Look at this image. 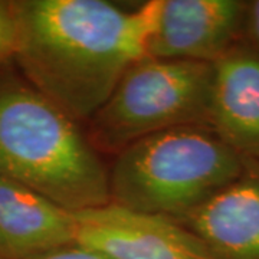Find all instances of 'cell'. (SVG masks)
I'll list each match as a JSON object with an SVG mask.
<instances>
[{
	"mask_svg": "<svg viewBox=\"0 0 259 259\" xmlns=\"http://www.w3.org/2000/svg\"><path fill=\"white\" fill-rule=\"evenodd\" d=\"M13 8L19 72L78 124L146 56L151 2L131 9L107 0H13Z\"/></svg>",
	"mask_w": 259,
	"mask_h": 259,
	"instance_id": "cell-1",
	"label": "cell"
},
{
	"mask_svg": "<svg viewBox=\"0 0 259 259\" xmlns=\"http://www.w3.org/2000/svg\"><path fill=\"white\" fill-rule=\"evenodd\" d=\"M0 176L71 212L110 203L108 168L79 124L19 72L0 64Z\"/></svg>",
	"mask_w": 259,
	"mask_h": 259,
	"instance_id": "cell-2",
	"label": "cell"
},
{
	"mask_svg": "<svg viewBox=\"0 0 259 259\" xmlns=\"http://www.w3.org/2000/svg\"><path fill=\"white\" fill-rule=\"evenodd\" d=\"M243 157L206 125L166 130L120 151L108 170L110 202L179 219L231 183Z\"/></svg>",
	"mask_w": 259,
	"mask_h": 259,
	"instance_id": "cell-3",
	"label": "cell"
},
{
	"mask_svg": "<svg viewBox=\"0 0 259 259\" xmlns=\"http://www.w3.org/2000/svg\"><path fill=\"white\" fill-rule=\"evenodd\" d=\"M212 79V64L144 56L122 75L85 134L100 154L117 156L156 133L209 127Z\"/></svg>",
	"mask_w": 259,
	"mask_h": 259,
	"instance_id": "cell-4",
	"label": "cell"
},
{
	"mask_svg": "<svg viewBox=\"0 0 259 259\" xmlns=\"http://www.w3.org/2000/svg\"><path fill=\"white\" fill-rule=\"evenodd\" d=\"M248 2L153 0L146 56L213 64L245 39Z\"/></svg>",
	"mask_w": 259,
	"mask_h": 259,
	"instance_id": "cell-5",
	"label": "cell"
},
{
	"mask_svg": "<svg viewBox=\"0 0 259 259\" xmlns=\"http://www.w3.org/2000/svg\"><path fill=\"white\" fill-rule=\"evenodd\" d=\"M75 243L110 259H218L176 221L107 203L75 212Z\"/></svg>",
	"mask_w": 259,
	"mask_h": 259,
	"instance_id": "cell-6",
	"label": "cell"
},
{
	"mask_svg": "<svg viewBox=\"0 0 259 259\" xmlns=\"http://www.w3.org/2000/svg\"><path fill=\"white\" fill-rule=\"evenodd\" d=\"M173 221L218 259H259V161L243 158L235 180Z\"/></svg>",
	"mask_w": 259,
	"mask_h": 259,
	"instance_id": "cell-7",
	"label": "cell"
},
{
	"mask_svg": "<svg viewBox=\"0 0 259 259\" xmlns=\"http://www.w3.org/2000/svg\"><path fill=\"white\" fill-rule=\"evenodd\" d=\"M212 69L209 128L241 157L259 161V51L242 39Z\"/></svg>",
	"mask_w": 259,
	"mask_h": 259,
	"instance_id": "cell-8",
	"label": "cell"
},
{
	"mask_svg": "<svg viewBox=\"0 0 259 259\" xmlns=\"http://www.w3.org/2000/svg\"><path fill=\"white\" fill-rule=\"evenodd\" d=\"M75 212L0 176V258L32 259L75 243Z\"/></svg>",
	"mask_w": 259,
	"mask_h": 259,
	"instance_id": "cell-9",
	"label": "cell"
},
{
	"mask_svg": "<svg viewBox=\"0 0 259 259\" xmlns=\"http://www.w3.org/2000/svg\"><path fill=\"white\" fill-rule=\"evenodd\" d=\"M18 47V22L13 0H0V64L13 61Z\"/></svg>",
	"mask_w": 259,
	"mask_h": 259,
	"instance_id": "cell-10",
	"label": "cell"
},
{
	"mask_svg": "<svg viewBox=\"0 0 259 259\" xmlns=\"http://www.w3.org/2000/svg\"><path fill=\"white\" fill-rule=\"evenodd\" d=\"M32 259H110L105 255H102L97 250L85 248L82 245L72 243L64 248H58V249L47 252L44 255H39Z\"/></svg>",
	"mask_w": 259,
	"mask_h": 259,
	"instance_id": "cell-11",
	"label": "cell"
},
{
	"mask_svg": "<svg viewBox=\"0 0 259 259\" xmlns=\"http://www.w3.org/2000/svg\"><path fill=\"white\" fill-rule=\"evenodd\" d=\"M245 39L259 51V0L248 2L245 18Z\"/></svg>",
	"mask_w": 259,
	"mask_h": 259,
	"instance_id": "cell-12",
	"label": "cell"
},
{
	"mask_svg": "<svg viewBox=\"0 0 259 259\" xmlns=\"http://www.w3.org/2000/svg\"><path fill=\"white\" fill-rule=\"evenodd\" d=\"M0 259H2V258H0Z\"/></svg>",
	"mask_w": 259,
	"mask_h": 259,
	"instance_id": "cell-13",
	"label": "cell"
}]
</instances>
